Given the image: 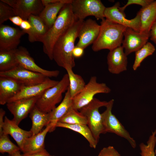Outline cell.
Listing matches in <instances>:
<instances>
[{"instance_id": "cell-1", "label": "cell", "mask_w": 156, "mask_h": 156, "mask_svg": "<svg viewBox=\"0 0 156 156\" xmlns=\"http://www.w3.org/2000/svg\"><path fill=\"white\" fill-rule=\"evenodd\" d=\"M84 20H77L57 40L53 47V58L59 66H75L73 51L75 43Z\"/></svg>"}, {"instance_id": "cell-2", "label": "cell", "mask_w": 156, "mask_h": 156, "mask_svg": "<svg viewBox=\"0 0 156 156\" xmlns=\"http://www.w3.org/2000/svg\"><path fill=\"white\" fill-rule=\"evenodd\" d=\"M71 3L65 4L62 8L42 41L43 52L50 60H53V50L56 42L77 20L72 11Z\"/></svg>"}, {"instance_id": "cell-3", "label": "cell", "mask_w": 156, "mask_h": 156, "mask_svg": "<svg viewBox=\"0 0 156 156\" xmlns=\"http://www.w3.org/2000/svg\"><path fill=\"white\" fill-rule=\"evenodd\" d=\"M100 26L99 36L92 46L93 51L104 49L110 51L121 46L127 27L105 18L101 20Z\"/></svg>"}, {"instance_id": "cell-4", "label": "cell", "mask_w": 156, "mask_h": 156, "mask_svg": "<svg viewBox=\"0 0 156 156\" xmlns=\"http://www.w3.org/2000/svg\"><path fill=\"white\" fill-rule=\"evenodd\" d=\"M69 86V80L67 73L64 75L56 85L44 92L37 100L35 106L43 112H51L61 101L63 94L67 90Z\"/></svg>"}, {"instance_id": "cell-5", "label": "cell", "mask_w": 156, "mask_h": 156, "mask_svg": "<svg viewBox=\"0 0 156 156\" xmlns=\"http://www.w3.org/2000/svg\"><path fill=\"white\" fill-rule=\"evenodd\" d=\"M107 103L108 102L101 101L94 98L90 103L79 110L86 118L87 125L98 142L100 135L106 133L99 109L102 107H105Z\"/></svg>"}, {"instance_id": "cell-6", "label": "cell", "mask_w": 156, "mask_h": 156, "mask_svg": "<svg viewBox=\"0 0 156 156\" xmlns=\"http://www.w3.org/2000/svg\"><path fill=\"white\" fill-rule=\"evenodd\" d=\"M111 91V89L105 83L98 82L96 77L92 76L82 90L73 99L72 108L79 110L90 103L95 95L108 94Z\"/></svg>"}, {"instance_id": "cell-7", "label": "cell", "mask_w": 156, "mask_h": 156, "mask_svg": "<svg viewBox=\"0 0 156 156\" xmlns=\"http://www.w3.org/2000/svg\"><path fill=\"white\" fill-rule=\"evenodd\" d=\"M71 4L77 20H84L89 16H94L98 20L105 18L106 7L100 0H72Z\"/></svg>"}, {"instance_id": "cell-8", "label": "cell", "mask_w": 156, "mask_h": 156, "mask_svg": "<svg viewBox=\"0 0 156 156\" xmlns=\"http://www.w3.org/2000/svg\"><path fill=\"white\" fill-rule=\"evenodd\" d=\"M114 100L112 99L108 102L106 110L101 114L103 123L106 133H114L127 140L131 146L135 148L136 143L116 116L112 112Z\"/></svg>"}, {"instance_id": "cell-9", "label": "cell", "mask_w": 156, "mask_h": 156, "mask_svg": "<svg viewBox=\"0 0 156 156\" xmlns=\"http://www.w3.org/2000/svg\"><path fill=\"white\" fill-rule=\"evenodd\" d=\"M0 76L11 78L25 86L42 83L49 78L41 73L27 69L19 65L9 71L0 72Z\"/></svg>"}, {"instance_id": "cell-10", "label": "cell", "mask_w": 156, "mask_h": 156, "mask_svg": "<svg viewBox=\"0 0 156 156\" xmlns=\"http://www.w3.org/2000/svg\"><path fill=\"white\" fill-rule=\"evenodd\" d=\"M14 10L16 16L28 20L31 15H38L44 8L41 0H1Z\"/></svg>"}, {"instance_id": "cell-11", "label": "cell", "mask_w": 156, "mask_h": 156, "mask_svg": "<svg viewBox=\"0 0 156 156\" xmlns=\"http://www.w3.org/2000/svg\"><path fill=\"white\" fill-rule=\"evenodd\" d=\"M120 6V3L117 2L112 6L106 8L104 12L105 19L114 23L140 31V11L135 18L129 20L126 18L125 13L120 11L119 10Z\"/></svg>"}, {"instance_id": "cell-12", "label": "cell", "mask_w": 156, "mask_h": 156, "mask_svg": "<svg viewBox=\"0 0 156 156\" xmlns=\"http://www.w3.org/2000/svg\"><path fill=\"white\" fill-rule=\"evenodd\" d=\"M25 34L24 31L18 28L0 25V51L16 49L21 38Z\"/></svg>"}, {"instance_id": "cell-13", "label": "cell", "mask_w": 156, "mask_h": 156, "mask_svg": "<svg viewBox=\"0 0 156 156\" xmlns=\"http://www.w3.org/2000/svg\"><path fill=\"white\" fill-rule=\"evenodd\" d=\"M124 39L122 46L127 55L135 52L141 48L147 42L150 38L149 33H146L127 27L124 33Z\"/></svg>"}, {"instance_id": "cell-14", "label": "cell", "mask_w": 156, "mask_h": 156, "mask_svg": "<svg viewBox=\"0 0 156 156\" xmlns=\"http://www.w3.org/2000/svg\"><path fill=\"white\" fill-rule=\"evenodd\" d=\"M15 55L19 64L31 71L41 73L48 77H57L59 75V70H49L38 66L31 56L27 50L21 47L15 50Z\"/></svg>"}, {"instance_id": "cell-15", "label": "cell", "mask_w": 156, "mask_h": 156, "mask_svg": "<svg viewBox=\"0 0 156 156\" xmlns=\"http://www.w3.org/2000/svg\"><path fill=\"white\" fill-rule=\"evenodd\" d=\"M100 27V25L92 19L84 21L79 33V41L76 46L84 49L93 44L99 36Z\"/></svg>"}, {"instance_id": "cell-16", "label": "cell", "mask_w": 156, "mask_h": 156, "mask_svg": "<svg viewBox=\"0 0 156 156\" xmlns=\"http://www.w3.org/2000/svg\"><path fill=\"white\" fill-rule=\"evenodd\" d=\"M41 96L8 103L7 108L14 116L13 121L18 125L30 113Z\"/></svg>"}, {"instance_id": "cell-17", "label": "cell", "mask_w": 156, "mask_h": 156, "mask_svg": "<svg viewBox=\"0 0 156 156\" xmlns=\"http://www.w3.org/2000/svg\"><path fill=\"white\" fill-rule=\"evenodd\" d=\"M58 82L49 78L40 83L30 86H24L19 92L9 100L8 103L41 96L47 90L54 86Z\"/></svg>"}, {"instance_id": "cell-18", "label": "cell", "mask_w": 156, "mask_h": 156, "mask_svg": "<svg viewBox=\"0 0 156 156\" xmlns=\"http://www.w3.org/2000/svg\"><path fill=\"white\" fill-rule=\"evenodd\" d=\"M107 60L108 69L111 73L118 74L127 69V55L122 46L110 51Z\"/></svg>"}, {"instance_id": "cell-19", "label": "cell", "mask_w": 156, "mask_h": 156, "mask_svg": "<svg viewBox=\"0 0 156 156\" xmlns=\"http://www.w3.org/2000/svg\"><path fill=\"white\" fill-rule=\"evenodd\" d=\"M23 84L11 78L0 76V104H6L10 99L16 95Z\"/></svg>"}, {"instance_id": "cell-20", "label": "cell", "mask_w": 156, "mask_h": 156, "mask_svg": "<svg viewBox=\"0 0 156 156\" xmlns=\"http://www.w3.org/2000/svg\"><path fill=\"white\" fill-rule=\"evenodd\" d=\"M3 133L10 135L16 142L22 151L24 142L27 138L33 135L31 131L23 130L6 116L4 118Z\"/></svg>"}, {"instance_id": "cell-21", "label": "cell", "mask_w": 156, "mask_h": 156, "mask_svg": "<svg viewBox=\"0 0 156 156\" xmlns=\"http://www.w3.org/2000/svg\"><path fill=\"white\" fill-rule=\"evenodd\" d=\"M52 127V125L49 123L42 131L27 138L23 145L22 151L23 154L33 153L45 149V137L47 133L50 132Z\"/></svg>"}, {"instance_id": "cell-22", "label": "cell", "mask_w": 156, "mask_h": 156, "mask_svg": "<svg viewBox=\"0 0 156 156\" xmlns=\"http://www.w3.org/2000/svg\"><path fill=\"white\" fill-rule=\"evenodd\" d=\"M28 20L31 26L30 30L25 32L28 35L29 41L42 42L49 29L38 15H31Z\"/></svg>"}, {"instance_id": "cell-23", "label": "cell", "mask_w": 156, "mask_h": 156, "mask_svg": "<svg viewBox=\"0 0 156 156\" xmlns=\"http://www.w3.org/2000/svg\"><path fill=\"white\" fill-rule=\"evenodd\" d=\"M72 0H61L46 5L38 15L49 29L53 25L59 12L64 5L71 3Z\"/></svg>"}, {"instance_id": "cell-24", "label": "cell", "mask_w": 156, "mask_h": 156, "mask_svg": "<svg viewBox=\"0 0 156 156\" xmlns=\"http://www.w3.org/2000/svg\"><path fill=\"white\" fill-rule=\"evenodd\" d=\"M140 11V32L149 34L151 27L156 21V0L144 8Z\"/></svg>"}, {"instance_id": "cell-25", "label": "cell", "mask_w": 156, "mask_h": 156, "mask_svg": "<svg viewBox=\"0 0 156 156\" xmlns=\"http://www.w3.org/2000/svg\"><path fill=\"white\" fill-rule=\"evenodd\" d=\"M73 104V98L70 95L68 88L61 103L50 112L51 115L50 123L52 125L50 132L54 130L57 123L70 108H72Z\"/></svg>"}, {"instance_id": "cell-26", "label": "cell", "mask_w": 156, "mask_h": 156, "mask_svg": "<svg viewBox=\"0 0 156 156\" xmlns=\"http://www.w3.org/2000/svg\"><path fill=\"white\" fill-rule=\"evenodd\" d=\"M29 117L32 121V126L30 130L33 135L41 131L43 128L50 123V113H46L40 110L35 105L29 113Z\"/></svg>"}, {"instance_id": "cell-27", "label": "cell", "mask_w": 156, "mask_h": 156, "mask_svg": "<svg viewBox=\"0 0 156 156\" xmlns=\"http://www.w3.org/2000/svg\"><path fill=\"white\" fill-rule=\"evenodd\" d=\"M68 129L77 132L83 136L88 142L90 146L95 148L98 142L94 138L90 129L87 125L83 124H69L58 122L55 126Z\"/></svg>"}, {"instance_id": "cell-28", "label": "cell", "mask_w": 156, "mask_h": 156, "mask_svg": "<svg viewBox=\"0 0 156 156\" xmlns=\"http://www.w3.org/2000/svg\"><path fill=\"white\" fill-rule=\"evenodd\" d=\"M72 68L69 66H67L64 68L68 77L70 94L73 99L82 90L86 84L82 77L75 73Z\"/></svg>"}, {"instance_id": "cell-29", "label": "cell", "mask_w": 156, "mask_h": 156, "mask_svg": "<svg viewBox=\"0 0 156 156\" xmlns=\"http://www.w3.org/2000/svg\"><path fill=\"white\" fill-rule=\"evenodd\" d=\"M15 50L0 51V72L9 71L19 65L15 55Z\"/></svg>"}, {"instance_id": "cell-30", "label": "cell", "mask_w": 156, "mask_h": 156, "mask_svg": "<svg viewBox=\"0 0 156 156\" xmlns=\"http://www.w3.org/2000/svg\"><path fill=\"white\" fill-rule=\"evenodd\" d=\"M58 122L69 124H83L87 125L86 117L78 110L70 108Z\"/></svg>"}, {"instance_id": "cell-31", "label": "cell", "mask_w": 156, "mask_h": 156, "mask_svg": "<svg viewBox=\"0 0 156 156\" xmlns=\"http://www.w3.org/2000/svg\"><path fill=\"white\" fill-rule=\"evenodd\" d=\"M155 51L154 46L147 42L139 50L135 52V59L133 69L136 70L140 66L142 62L146 57L153 54Z\"/></svg>"}, {"instance_id": "cell-32", "label": "cell", "mask_w": 156, "mask_h": 156, "mask_svg": "<svg viewBox=\"0 0 156 156\" xmlns=\"http://www.w3.org/2000/svg\"><path fill=\"white\" fill-rule=\"evenodd\" d=\"M156 144V130L152 132L146 144L142 143L140 144L141 156H155V148Z\"/></svg>"}, {"instance_id": "cell-33", "label": "cell", "mask_w": 156, "mask_h": 156, "mask_svg": "<svg viewBox=\"0 0 156 156\" xmlns=\"http://www.w3.org/2000/svg\"><path fill=\"white\" fill-rule=\"evenodd\" d=\"M21 151L18 146L15 145L9 139L8 135L3 133L0 135V152L7 153L10 155Z\"/></svg>"}, {"instance_id": "cell-34", "label": "cell", "mask_w": 156, "mask_h": 156, "mask_svg": "<svg viewBox=\"0 0 156 156\" xmlns=\"http://www.w3.org/2000/svg\"><path fill=\"white\" fill-rule=\"evenodd\" d=\"M16 16L14 9L9 5L0 1V25L13 16Z\"/></svg>"}, {"instance_id": "cell-35", "label": "cell", "mask_w": 156, "mask_h": 156, "mask_svg": "<svg viewBox=\"0 0 156 156\" xmlns=\"http://www.w3.org/2000/svg\"><path fill=\"white\" fill-rule=\"evenodd\" d=\"M154 0H128L126 4L123 6L119 8V10L121 12L124 13L125 8L128 6L132 4L140 5L142 8H144L148 6Z\"/></svg>"}, {"instance_id": "cell-36", "label": "cell", "mask_w": 156, "mask_h": 156, "mask_svg": "<svg viewBox=\"0 0 156 156\" xmlns=\"http://www.w3.org/2000/svg\"><path fill=\"white\" fill-rule=\"evenodd\" d=\"M98 156H121L120 154L113 146H109L103 148Z\"/></svg>"}, {"instance_id": "cell-37", "label": "cell", "mask_w": 156, "mask_h": 156, "mask_svg": "<svg viewBox=\"0 0 156 156\" xmlns=\"http://www.w3.org/2000/svg\"><path fill=\"white\" fill-rule=\"evenodd\" d=\"M84 52V49L75 46L73 51V55L74 58H79L83 56Z\"/></svg>"}, {"instance_id": "cell-38", "label": "cell", "mask_w": 156, "mask_h": 156, "mask_svg": "<svg viewBox=\"0 0 156 156\" xmlns=\"http://www.w3.org/2000/svg\"><path fill=\"white\" fill-rule=\"evenodd\" d=\"M149 35L151 40L156 44V21L151 27Z\"/></svg>"}, {"instance_id": "cell-39", "label": "cell", "mask_w": 156, "mask_h": 156, "mask_svg": "<svg viewBox=\"0 0 156 156\" xmlns=\"http://www.w3.org/2000/svg\"><path fill=\"white\" fill-rule=\"evenodd\" d=\"M23 156H50L51 155L44 149L40 151L30 154H22Z\"/></svg>"}, {"instance_id": "cell-40", "label": "cell", "mask_w": 156, "mask_h": 156, "mask_svg": "<svg viewBox=\"0 0 156 156\" xmlns=\"http://www.w3.org/2000/svg\"><path fill=\"white\" fill-rule=\"evenodd\" d=\"M9 20L14 25L20 27L23 20L19 16H15L10 18Z\"/></svg>"}, {"instance_id": "cell-41", "label": "cell", "mask_w": 156, "mask_h": 156, "mask_svg": "<svg viewBox=\"0 0 156 156\" xmlns=\"http://www.w3.org/2000/svg\"><path fill=\"white\" fill-rule=\"evenodd\" d=\"M20 27L25 32L30 30L31 28V25L28 20H23Z\"/></svg>"}, {"instance_id": "cell-42", "label": "cell", "mask_w": 156, "mask_h": 156, "mask_svg": "<svg viewBox=\"0 0 156 156\" xmlns=\"http://www.w3.org/2000/svg\"><path fill=\"white\" fill-rule=\"evenodd\" d=\"M5 111L2 108L0 109V135L3 133V127L4 124V116L5 114Z\"/></svg>"}, {"instance_id": "cell-43", "label": "cell", "mask_w": 156, "mask_h": 156, "mask_svg": "<svg viewBox=\"0 0 156 156\" xmlns=\"http://www.w3.org/2000/svg\"><path fill=\"white\" fill-rule=\"evenodd\" d=\"M10 156H23L21 154L20 151H18L10 155Z\"/></svg>"}, {"instance_id": "cell-44", "label": "cell", "mask_w": 156, "mask_h": 156, "mask_svg": "<svg viewBox=\"0 0 156 156\" xmlns=\"http://www.w3.org/2000/svg\"><path fill=\"white\" fill-rule=\"evenodd\" d=\"M155 154H156V149L155 150Z\"/></svg>"}, {"instance_id": "cell-45", "label": "cell", "mask_w": 156, "mask_h": 156, "mask_svg": "<svg viewBox=\"0 0 156 156\" xmlns=\"http://www.w3.org/2000/svg\"><path fill=\"white\" fill-rule=\"evenodd\" d=\"M50 156H54V155H51Z\"/></svg>"}, {"instance_id": "cell-46", "label": "cell", "mask_w": 156, "mask_h": 156, "mask_svg": "<svg viewBox=\"0 0 156 156\" xmlns=\"http://www.w3.org/2000/svg\"></svg>"}]
</instances>
